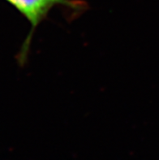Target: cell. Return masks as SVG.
<instances>
[{
  "label": "cell",
  "instance_id": "cell-1",
  "mask_svg": "<svg viewBox=\"0 0 159 160\" xmlns=\"http://www.w3.org/2000/svg\"><path fill=\"white\" fill-rule=\"evenodd\" d=\"M11 4L28 20L31 30L22 45L19 55L20 64L25 63L35 29L55 7H65L74 13L85 10V2L81 0H4Z\"/></svg>",
  "mask_w": 159,
  "mask_h": 160
}]
</instances>
